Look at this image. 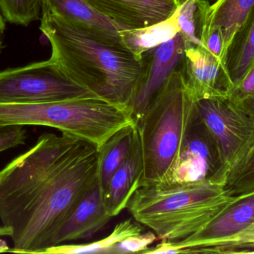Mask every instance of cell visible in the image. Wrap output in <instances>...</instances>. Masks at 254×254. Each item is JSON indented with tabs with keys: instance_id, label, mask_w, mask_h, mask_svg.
<instances>
[{
	"instance_id": "cell-29",
	"label": "cell",
	"mask_w": 254,
	"mask_h": 254,
	"mask_svg": "<svg viewBox=\"0 0 254 254\" xmlns=\"http://www.w3.org/2000/svg\"><path fill=\"white\" fill-rule=\"evenodd\" d=\"M12 236L11 228L9 227L1 225L0 226V238L3 237H10ZM10 248L4 240L0 239V253H6L10 252Z\"/></svg>"
},
{
	"instance_id": "cell-17",
	"label": "cell",
	"mask_w": 254,
	"mask_h": 254,
	"mask_svg": "<svg viewBox=\"0 0 254 254\" xmlns=\"http://www.w3.org/2000/svg\"><path fill=\"white\" fill-rule=\"evenodd\" d=\"M136 134V123L127 125L112 136L98 150L97 180L101 190H104L113 173L126 161Z\"/></svg>"
},
{
	"instance_id": "cell-21",
	"label": "cell",
	"mask_w": 254,
	"mask_h": 254,
	"mask_svg": "<svg viewBox=\"0 0 254 254\" xmlns=\"http://www.w3.org/2000/svg\"><path fill=\"white\" fill-rule=\"evenodd\" d=\"M223 190L225 195L237 198L254 192V143L230 169Z\"/></svg>"
},
{
	"instance_id": "cell-14",
	"label": "cell",
	"mask_w": 254,
	"mask_h": 254,
	"mask_svg": "<svg viewBox=\"0 0 254 254\" xmlns=\"http://www.w3.org/2000/svg\"><path fill=\"white\" fill-rule=\"evenodd\" d=\"M143 171V155L137 129L131 152L102 191L104 205L112 217L127 208L130 198L140 186Z\"/></svg>"
},
{
	"instance_id": "cell-13",
	"label": "cell",
	"mask_w": 254,
	"mask_h": 254,
	"mask_svg": "<svg viewBox=\"0 0 254 254\" xmlns=\"http://www.w3.org/2000/svg\"><path fill=\"white\" fill-rule=\"evenodd\" d=\"M112 219L104 205L102 190L97 180L58 231L54 246L91 238Z\"/></svg>"
},
{
	"instance_id": "cell-32",
	"label": "cell",
	"mask_w": 254,
	"mask_h": 254,
	"mask_svg": "<svg viewBox=\"0 0 254 254\" xmlns=\"http://www.w3.org/2000/svg\"><path fill=\"white\" fill-rule=\"evenodd\" d=\"M185 0H177L178 2H179V4H182V3H183L184 1H185Z\"/></svg>"
},
{
	"instance_id": "cell-2",
	"label": "cell",
	"mask_w": 254,
	"mask_h": 254,
	"mask_svg": "<svg viewBox=\"0 0 254 254\" xmlns=\"http://www.w3.org/2000/svg\"><path fill=\"white\" fill-rule=\"evenodd\" d=\"M40 29L52 46L49 60L64 77L131 110L143 72L142 58L49 10L42 13Z\"/></svg>"
},
{
	"instance_id": "cell-18",
	"label": "cell",
	"mask_w": 254,
	"mask_h": 254,
	"mask_svg": "<svg viewBox=\"0 0 254 254\" xmlns=\"http://www.w3.org/2000/svg\"><path fill=\"white\" fill-rule=\"evenodd\" d=\"M177 17L178 8L170 17L153 25L120 31L122 45L142 58L143 53L174 38L180 32Z\"/></svg>"
},
{
	"instance_id": "cell-4",
	"label": "cell",
	"mask_w": 254,
	"mask_h": 254,
	"mask_svg": "<svg viewBox=\"0 0 254 254\" xmlns=\"http://www.w3.org/2000/svg\"><path fill=\"white\" fill-rule=\"evenodd\" d=\"M195 108L179 67L135 122L143 161L140 186L170 183Z\"/></svg>"
},
{
	"instance_id": "cell-15",
	"label": "cell",
	"mask_w": 254,
	"mask_h": 254,
	"mask_svg": "<svg viewBox=\"0 0 254 254\" xmlns=\"http://www.w3.org/2000/svg\"><path fill=\"white\" fill-rule=\"evenodd\" d=\"M197 5L198 37L204 31L219 28L230 46L253 8L254 0H217L212 4L197 0Z\"/></svg>"
},
{
	"instance_id": "cell-24",
	"label": "cell",
	"mask_w": 254,
	"mask_h": 254,
	"mask_svg": "<svg viewBox=\"0 0 254 254\" xmlns=\"http://www.w3.org/2000/svg\"><path fill=\"white\" fill-rule=\"evenodd\" d=\"M228 98L236 108L254 119V61L243 79L231 89Z\"/></svg>"
},
{
	"instance_id": "cell-19",
	"label": "cell",
	"mask_w": 254,
	"mask_h": 254,
	"mask_svg": "<svg viewBox=\"0 0 254 254\" xmlns=\"http://www.w3.org/2000/svg\"><path fill=\"white\" fill-rule=\"evenodd\" d=\"M254 61V6L228 48L226 66L234 86L243 79Z\"/></svg>"
},
{
	"instance_id": "cell-9",
	"label": "cell",
	"mask_w": 254,
	"mask_h": 254,
	"mask_svg": "<svg viewBox=\"0 0 254 254\" xmlns=\"http://www.w3.org/2000/svg\"><path fill=\"white\" fill-rule=\"evenodd\" d=\"M254 225V192L234 198L202 229L185 240H162L142 254H191L195 249L229 240Z\"/></svg>"
},
{
	"instance_id": "cell-11",
	"label": "cell",
	"mask_w": 254,
	"mask_h": 254,
	"mask_svg": "<svg viewBox=\"0 0 254 254\" xmlns=\"http://www.w3.org/2000/svg\"><path fill=\"white\" fill-rule=\"evenodd\" d=\"M182 70L187 87L195 101L228 97L234 86L226 62L202 46L187 43Z\"/></svg>"
},
{
	"instance_id": "cell-20",
	"label": "cell",
	"mask_w": 254,
	"mask_h": 254,
	"mask_svg": "<svg viewBox=\"0 0 254 254\" xmlns=\"http://www.w3.org/2000/svg\"><path fill=\"white\" fill-rule=\"evenodd\" d=\"M143 228L131 219L118 224L113 232L104 239L88 244H60L40 251L38 254H107L119 242L130 236L141 234Z\"/></svg>"
},
{
	"instance_id": "cell-12",
	"label": "cell",
	"mask_w": 254,
	"mask_h": 254,
	"mask_svg": "<svg viewBox=\"0 0 254 254\" xmlns=\"http://www.w3.org/2000/svg\"><path fill=\"white\" fill-rule=\"evenodd\" d=\"M122 31L153 25L170 17L177 0H85Z\"/></svg>"
},
{
	"instance_id": "cell-6",
	"label": "cell",
	"mask_w": 254,
	"mask_h": 254,
	"mask_svg": "<svg viewBox=\"0 0 254 254\" xmlns=\"http://www.w3.org/2000/svg\"><path fill=\"white\" fill-rule=\"evenodd\" d=\"M89 96L97 95L64 77L49 59L0 71V104L49 102Z\"/></svg>"
},
{
	"instance_id": "cell-31",
	"label": "cell",
	"mask_w": 254,
	"mask_h": 254,
	"mask_svg": "<svg viewBox=\"0 0 254 254\" xmlns=\"http://www.w3.org/2000/svg\"><path fill=\"white\" fill-rule=\"evenodd\" d=\"M202 1H206V2L209 3L210 4H212L216 2L217 0H202Z\"/></svg>"
},
{
	"instance_id": "cell-8",
	"label": "cell",
	"mask_w": 254,
	"mask_h": 254,
	"mask_svg": "<svg viewBox=\"0 0 254 254\" xmlns=\"http://www.w3.org/2000/svg\"><path fill=\"white\" fill-rule=\"evenodd\" d=\"M225 178L219 151L195 105L170 183L211 181L223 186Z\"/></svg>"
},
{
	"instance_id": "cell-1",
	"label": "cell",
	"mask_w": 254,
	"mask_h": 254,
	"mask_svg": "<svg viewBox=\"0 0 254 254\" xmlns=\"http://www.w3.org/2000/svg\"><path fill=\"white\" fill-rule=\"evenodd\" d=\"M98 150L62 133L43 134L0 170V219L12 230L10 253L38 254L97 182Z\"/></svg>"
},
{
	"instance_id": "cell-30",
	"label": "cell",
	"mask_w": 254,
	"mask_h": 254,
	"mask_svg": "<svg viewBox=\"0 0 254 254\" xmlns=\"http://www.w3.org/2000/svg\"><path fill=\"white\" fill-rule=\"evenodd\" d=\"M4 31H5V23L2 15L0 13V51L3 48V38H4Z\"/></svg>"
},
{
	"instance_id": "cell-23",
	"label": "cell",
	"mask_w": 254,
	"mask_h": 254,
	"mask_svg": "<svg viewBox=\"0 0 254 254\" xmlns=\"http://www.w3.org/2000/svg\"><path fill=\"white\" fill-rule=\"evenodd\" d=\"M254 253V225L244 232L225 240L195 249L192 254Z\"/></svg>"
},
{
	"instance_id": "cell-26",
	"label": "cell",
	"mask_w": 254,
	"mask_h": 254,
	"mask_svg": "<svg viewBox=\"0 0 254 254\" xmlns=\"http://www.w3.org/2000/svg\"><path fill=\"white\" fill-rule=\"evenodd\" d=\"M157 239L153 231L130 236L112 246L106 254L143 253Z\"/></svg>"
},
{
	"instance_id": "cell-28",
	"label": "cell",
	"mask_w": 254,
	"mask_h": 254,
	"mask_svg": "<svg viewBox=\"0 0 254 254\" xmlns=\"http://www.w3.org/2000/svg\"><path fill=\"white\" fill-rule=\"evenodd\" d=\"M22 125L0 128V152L24 145L26 140V131Z\"/></svg>"
},
{
	"instance_id": "cell-10",
	"label": "cell",
	"mask_w": 254,
	"mask_h": 254,
	"mask_svg": "<svg viewBox=\"0 0 254 254\" xmlns=\"http://www.w3.org/2000/svg\"><path fill=\"white\" fill-rule=\"evenodd\" d=\"M186 46L179 32L174 38L143 54V72L131 108L134 122L143 116L169 76L182 67Z\"/></svg>"
},
{
	"instance_id": "cell-22",
	"label": "cell",
	"mask_w": 254,
	"mask_h": 254,
	"mask_svg": "<svg viewBox=\"0 0 254 254\" xmlns=\"http://www.w3.org/2000/svg\"><path fill=\"white\" fill-rule=\"evenodd\" d=\"M42 0H0L3 17L10 23L27 26L42 15Z\"/></svg>"
},
{
	"instance_id": "cell-27",
	"label": "cell",
	"mask_w": 254,
	"mask_h": 254,
	"mask_svg": "<svg viewBox=\"0 0 254 254\" xmlns=\"http://www.w3.org/2000/svg\"><path fill=\"white\" fill-rule=\"evenodd\" d=\"M204 48L212 55L226 62L228 46L223 31L219 28H212L199 36Z\"/></svg>"
},
{
	"instance_id": "cell-3",
	"label": "cell",
	"mask_w": 254,
	"mask_h": 254,
	"mask_svg": "<svg viewBox=\"0 0 254 254\" xmlns=\"http://www.w3.org/2000/svg\"><path fill=\"white\" fill-rule=\"evenodd\" d=\"M235 198L211 181L139 186L127 210L159 240L177 242L202 229Z\"/></svg>"
},
{
	"instance_id": "cell-7",
	"label": "cell",
	"mask_w": 254,
	"mask_h": 254,
	"mask_svg": "<svg viewBox=\"0 0 254 254\" xmlns=\"http://www.w3.org/2000/svg\"><path fill=\"white\" fill-rule=\"evenodd\" d=\"M195 105L217 147L227 177L254 144V119L233 106L228 97L203 98Z\"/></svg>"
},
{
	"instance_id": "cell-5",
	"label": "cell",
	"mask_w": 254,
	"mask_h": 254,
	"mask_svg": "<svg viewBox=\"0 0 254 254\" xmlns=\"http://www.w3.org/2000/svg\"><path fill=\"white\" fill-rule=\"evenodd\" d=\"M104 124L102 105L93 97L31 104H0V128L50 127L85 141L97 138Z\"/></svg>"
},
{
	"instance_id": "cell-16",
	"label": "cell",
	"mask_w": 254,
	"mask_h": 254,
	"mask_svg": "<svg viewBox=\"0 0 254 254\" xmlns=\"http://www.w3.org/2000/svg\"><path fill=\"white\" fill-rule=\"evenodd\" d=\"M42 13L49 10L100 37L122 44V30L113 21L97 11L85 0H42Z\"/></svg>"
},
{
	"instance_id": "cell-25",
	"label": "cell",
	"mask_w": 254,
	"mask_h": 254,
	"mask_svg": "<svg viewBox=\"0 0 254 254\" xmlns=\"http://www.w3.org/2000/svg\"><path fill=\"white\" fill-rule=\"evenodd\" d=\"M197 0H185L178 7V24L187 43L204 48L198 36Z\"/></svg>"
}]
</instances>
